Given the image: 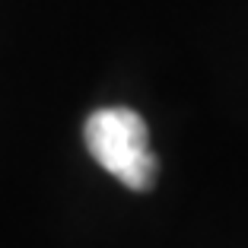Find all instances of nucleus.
<instances>
[{
	"label": "nucleus",
	"mask_w": 248,
	"mask_h": 248,
	"mask_svg": "<svg viewBox=\"0 0 248 248\" xmlns=\"http://www.w3.org/2000/svg\"><path fill=\"white\" fill-rule=\"evenodd\" d=\"M83 140L93 159L111 172L124 188L131 191H150L156 185V156L150 150V134L146 121L134 108L124 105H108L95 108L86 118Z\"/></svg>",
	"instance_id": "obj_1"
}]
</instances>
